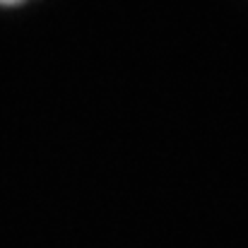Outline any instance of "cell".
I'll use <instances>...</instances> for the list:
<instances>
[{
    "mask_svg": "<svg viewBox=\"0 0 248 248\" xmlns=\"http://www.w3.org/2000/svg\"><path fill=\"white\" fill-rule=\"evenodd\" d=\"M24 0H0V5H22Z\"/></svg>",
    "mask_w": 248,
    "mask_h": 248,
    "instance_id": "cell-1",
    "label": "cell"
}]
</instances>
